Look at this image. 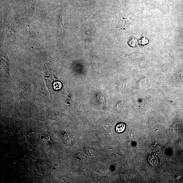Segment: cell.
<instances>
[{
  "instance_id": "5b68a950",
  "label": "cell",
  "mask_w": 183,
  "mask_h": 183,
  "mask_svg": "<svg viewBox=\"0 0 183 183\" xmlns=\"http://www.w3.org/2000/svg\"><path fill=\"white\" fill-rule=\"evenodd\" d=\"M62 87L61 83L60 82H57L54 84V89L56 90H59Z\"/></svg>"
},
{
  "instance_id": "277c9868",
  "label": "cell",
  "mask_w": 183,
  "mask_h": 183,
  "mask_svg": "<svg viewBox=\"0 0 183 183\" xmlns=\"http://www.w3.org/2000/svg\"><path fill=\"white\" fill-rule=\"evenodd\" d=\"M148 39L145 37L142 38L140 40H139V44L141 45H144L148 44Z\"/></svg>"
},
{
  "instance_id": "6da1fadb",
  "label": "cell",
  "mask_w": 183,
  "mask_h": 183,
  "mask_svg": "<svg viewBox=\"0 0 183 183\" xmlns=\"http://www.w3.org/2000/svg\"><path fill=\"white\" fill-rule=\"evenodd\" d=\"M43 72H44L45 78V80L46 81H46L47 85L48 86V89H51L53 80L52 79V77L49 75L48 71L47 70L45 66H44V69H43Z\"/></svg>"
},
{
  "instance_id": "3957f363",
  "label": "cell",
  "mask_w": 183,
  "mask_h": 183,
  "mask_svg": "<svg viewBox=\"0 0 183 183\" xmlns=\"http://www.w3.org/2000/svg\"><path fill=\"white\" fill-rule=\"evenodd\" d=\"M128 44L131 47H135L137 46L138 42L136 38L132 37L129 40Z\"/></svg>"
},
{
  "instance_id": "7a4b0ae2",
  "label": "cell",
  "mask_w": 183,
  "mask_h": 183,
  "mask_svg": "<svg viewBox=\"0 0 183 183\" xmlns=\"http://www.w3.org/2000/svg\"><path fill=\"white\" fill-rule=\"evenodd\" d=\"M126 126L123 123H119L116 126V132L118 133H122L124 130L125 129Z\"/></svg>"
}]
</instances>
